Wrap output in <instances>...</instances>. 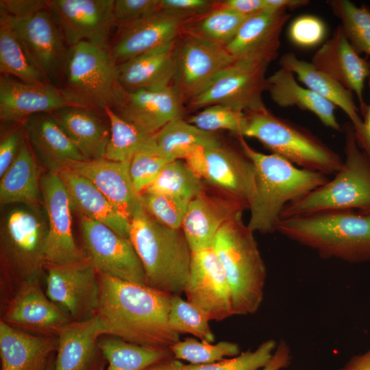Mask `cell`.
Instances as JSON below:
<instances>
[{"instance_id": "obj_58", "label": "cell", "mask_w": 370, "mask_h": 370, "mask_svg": "<svg viewBox=\"0 0 370 370\" xmlns=\"http://www.w3.org/2000/svg\"><path fill=\"white\" fill-rule=\"evenodd\" d=\"M338 370H370V349L362 354L352 356Z\"/></svg>"}, {"instance_id": "obj_51", "label": "cell", "mask_w": 370, "mask_h": 370, "mask_svg": "<svg viewBox=\"0 0 370 370\" xmlns=\"http://www.w3.org/2000/svg\"><path fill=\"white\" fill-rule=\"evenodd\" d=\"M217 1L209 0H160V9L171 15L193 19L212 10Z\"/></svg>"}, {"instance_id": "obj_20", "label": "cell", "mask_w": 370, "mask_h": 370, "mask_svg": "<svg viewBox=\"0 0 370 370\" xmlns=\"http://www.w3.org/2000/svg\"><path fill=\"white\" fill-rule=\"evenodd\" d=\"M116 113L143 132L153 135L182 118L184 102L174 86L160 90H124Z\"/></svg>"}, {"instance_id": "obj_8", "label": "cell", "mask_w": 370, "mask_h": 370, "mask_svg": "<svg viewBox=\"0 0 370 370\" xmlns=\"http://www.w3.org/2000/svg\"><path fill=\"white\" fill-rule=\"evenodd\" d=\"M47 230V221L40 208L21 204L5 213L0 232L3 287L15 291L22 282L39 278L46 265Z\"/></svg>"}, {"instance_id": "obj_21", "label": "cell", "mask_w": 370, "mask_h": 370, "mask_svg": "<svg viewBox=\"0 0 370 370\" xmlns=\"http://www.w3.org/2000/svg\"><path fill=\"white\" fill-rule=\"evenodd\" d=\"M247 208L232 197L200 193L188 205L181 229L193 252L212 248L221 227Z\"/></svg>"}, {"instance_id": "obj_5", "label": "cell", "mask_w": 370, "mask_h": 370, "mask_svg": "<svg viewBox=\"0 0 370 370\" xmlns=\"http://www.w3.org/2000/svg\"><path fill=\"white\" fill-rule=\"evenodd\" d=\"M242 214H238L221 227L213 245L230 288L234 315L258 311L267 278L254 232L243 223Z\"/></svg>"}, {"instance_id": "obj_60", "label": "cell", "mask_w": 370, "mask_h": 370, "mask_svg": "<svg viewBox=\"0 0 370 370\" xmlns=\"http://www.w3.org/2000/svg\"><path fill=\"white\" fill-rule=\"evenodd\" d=\"M53 365L48 370H53Z\"/></svg>"}, {"instance_id": "obj_54", "label": "cell", "mask_w": 370, "mask_h": 370, "mask_svg": "<svg viewBox=\"0 0 370 370\" xmlns=\"http://www.w3.org/2000/svg\"><path fill=\"white\" fill-rule=\"evenodd\" d=\"M217 4L242 16L249 17L264 10V0H225Z\"/></svg>"}, {"instance_id": "obj_25", "label": "cell", "mask_w": 370, "mask_h": 370, "mask_svg": "<svg viewBox=\"0 0 370 370\" xmlns=\"http://www.w3.org/2000/svg\"><path fill=\"white\" fill-rule=\"evenodd\" d=\"M203 180L243 202L249 208L255 188L254 166L243 151L221 147L205 148Z\"/></svg>"}, {"instance_id": "obj_43", "label": "cell", "mask_w": 370, "mask_h": 370, "mask_svg": "<svg viewBox=\"0 0 370 370\" xmlns=\"http://www.w3.org/2000/svg\"><path fill=\"white\" fill-rule=\"evenodd\" d=\"M169 348L175 358L188 361L193 365L210 364L226 356L234 357L241 354L240 347L236 343L220 341L212 344L194 338L179 341Z\"/></svg>"}, {"instance_id": "obj_29", "label": "cell", "mask_w": 370, "mask_h": 370, "mask_svg": "<svg viewBox=\"0 0 370 370\" xmlns=\"http://www.w3.org/2000/svg\"><path fill=\"white\" fill-rule=\"evenodd\" d=\"M23 123L27 139L49 171L68 162L88 160L50 113L32 115Z\"/></svg>"}, {"instance_id": "obj_34", "label": "cell", "mask_w": 370, "mask_h": 370, "mask_svg": "<svg viewBox=\"0 0 370 370\" xmlns=\"http://www.w3.org/2000/svg\"><path fill=\"white\" fill-rule=\"evenodd\" d=\"M50 114L88 160L104 158L110 129L90 109L72 106Z\"/></svg>"}, {"instance_id": "obj_38", "label": "cell", "mask_w": 370, "mask_h": 370, "mask_svg": "<svg viewBox=\"0 0 370 370\" xmlns=\"http://www.w3.org/2000/svg\"><path fill=\"white\" fill-rule=\"evenodd\" d=\"M98 346L108 362L107 370H144L158 361L173 357L169 347L140 345L115 336L99 340Z\"/></svg>"}, {"instance_id": "obj_44", "label": "cell", "mask_w": 370, "mask_h": 370, "mask_svg": "<svg viewBox=\"0 0 370 370\" xmlns=\"http://www.w3.org/2000/svg\"><path fill=\"white\" fill-rule=\"evenodd\" d=\"M168 319L171 329L179 334H190L201 341H214V335L209 325L210 320L180 295L171 296Z\"/></svg>"}, {"instance_id": "obj_45", "label": "cell", "mask_w": 370, "mask_h": 370, "mask_svg": "<svg viewBox=\"0 0 370 370\" xmlns=\"http://www.w3.org/2000/svg\"><path fill=\"white\" fill-rule=\"evenodd\" d=\"M187 121L206 132L227 130L240 136L245 121V113L229 106L216 104L204 108L190 116Z\"/></svg>"}, {"instance_id": "obj_52", "label": "cell", "mask_w": 370, "mask_h": 370, "mask_svg": "<svg viewBox=\"0 0 370 370\" xmlns=\"http://www.w3.org/2000/svg\"><path fill=\"white\" fill-rule=\"evenodd\" d=\"M49 1L42 0H1L0 9L12 18H28L42 10H47Z\"/></svg>"}, {"instance_id": "obj_10", "label": "cell", "mask_w": 370, "mask_h": 370, "mask_svg": "<svg viewBox=\"0 0 370 370\" xmlns=\"http://www.w3.org/2000/svg\"><path fill=\"white\" fill-rule=\"evenodd\" d=\"M110 49L81 42L68 49L65 62L67 90L89 106L116 108L124 90Z\"/></svg>"}, {"instance_id": "obj_42", "label": "cell", "mask_w": 370, "mask_h": 370, "mask_svg": "<svg viewBox=\"0 0 370 370\" xmlns=\"http://www.w3.org/2000/svg\"><path fill=\"white\" fill-rule=\"evenodd\" d=\"M333 14L340 19L341 27L353 48L370 57V9L358 6L349 0L326 1Z\"/></svg>"}, {"instance_id": "obj_36", "label": "cell", "mask_w": 370, "mask_h": 370, "mask_svg": "<svg viewBox=\"0 0 370 370\" xmlns=\"http://www.w3.org/2000/svg\"><path fill=\"white\" fill-rule=\"evenodd\" d=\"M156 151L172 160L184 159L187 152L195 146L218 148L222 143L215 132L202 130L184 121L172 120L153 134Z\"/></svg>"}, {"instance_id": "obj_32", "label": "cell", "mask_w": 370, "mask_h": 370, "mask_svg": "<svg viewBox=\"0 0 370 370\" xmlns=\"http://www.w3.org/2000/svg\"><path fill=\"white\" fill-rule=\"evenodd\" d=\"M290 17L286 10L251 16L225 48L235 58L251 53L278 54L280 35Z\"/></svg>"}, {"instance_id": "obj_50", "label": "cell", "mask_w": 370, "mask_h": 370, "mask_svg": "<svg viewBox=\"0 0 370 370\" xmlns=\"http://www.w3.org/2000/svg\"><path fill=\"white\" fill-rule=\"evenodd\" d=\"M159 10L160 0H116L114 23L121 29Z\"/></svg>"}, {"instance_id": "obj_57", "label": "cell", "mask_w": 370, "mask_h": 370, "mask_svg": "<svg viewBox=\"0 0 370 370\" xmlns=\"http://www.w3.org/2000/svg\"><path fill=\"white\" fill-rule=\"evenodd\" d=\"M307 0H264V10L275 12L280 10L296 9L309 3Z\"/></svg>"}, {"instance_id": "obj_49", "label": "cell", "mask_w": 370, "mask_h": 370, "mask_svg": "<svg viewBox=\"0 0 370 370\" xmlns=\"http://www.w3.org/2000/svg\"><path fill=\"white\" fill-rule=\"evenodd\" d=\"M287 34L294 45L301 48H312L324 41L327 27L321 18L312 14H303L291 22Z\"/></svg>"}, {"instance_id": "obj_1", "label": "cell", "mask_w": 370, "mask_h": 370, "mask_svg": "<svg viewBox=\"0 0 370 370\" xmlns=\"http://www.w3.org/2000/svg\"><path fill=\"white\" fill-rule=\"evenodd\" d=\"M97 315L106 334L149 347H169L180 340L169 323L173 295L147 285L98 273Z\"/></svg>"}, {"instance_id": "obj_31", "label": "cell", "mask_w": 370, "mask_h": 370, "mask_svg": "<svg viewBox=\"0 0 370 370\" xmlns=\"http://www.w3.org/2000/svg\"><path fill=\"white\" fill-rule=\"evenodd\" d=\"M266 91L282 108L296 107L313 113L326 127L343 131L336 115V106L312 90L299 84L295 75L280 67L267 78Z\"/></svg>"}, {"instance_id": "obj_12", "label": "cell", "mask_w": 370, "mask_h": 370, "mask_svg": "<svg viewBox=\"0 0 370 370\" xmlns=\"http://www.w3.org/2000/svg\"><path fill=\"white\" fill-rule=\"evenodd\" d=\"M47 297L73 321L95 317L100 302L98 273L86 256L79 262L46 265Z\"/></svg>"}, {"instance_id": "obj_37", "label": "cell", "mask_w": 370, "mask_h": 370, "mask_svg": "<svg viewBox=\"0 0 370 370\" xmlns=\"http://www.w3.org/2000/svg\"><path fill=\"white\" fill-rule=\"evenodd\" d=\"M0 71L29 84L49 83L34 65L13 29L8 15L0 9Z\"/></svg>"}, {"instance_id": "obj_39", "label": "cell", "mask_w": 370, "mask_h": 370, "mask_svg": "<svg viewBox=\"0 0 370 370\" xmlns=\"http://www.w3.org/2000/svg\"><path fill=\"white\" fill-rule=\"evenodd\" d=\"M110 125V139L104 158L130 162L138 152L155 149L153 135L147 134L121 117L112 107L103 108Z\"/></svg>"}, {"instance_id": "obj_2", "label": "cell", "mask_w": 370, "mask_h": 370, "mask_svg": "<svg viewBox=\"0 0 370 370\" xmlns=\"http://www.w3.org/2000/svg\"><path fill=\"white\" fill-rule=\"evenodd\" d=\"M255 171V188L249 205L248 227L262 234L276 231L284 207L325 184L329 179L319 172L299 168L282 157L260 153L245 137L237 136Z\"/></svg>"}, {"instance_id": "obj_24", "label": "cell", "mask_w": 370, "mask_h": 370, "mask_svg": "<svg viewBox=\"0 0 370 370\" xmlns=\"http://www.w3.org/2000/svg\"><path fill=\"white\" fill-rule=\"evenodd\" d=\"M130 162H115L106 158L71 161L64 168L89 180L127 219L140 205L130 175ZM58 170V169H57Z\"/></svg>"}, {"instance_id": "obj_15", "label": "cell", "mask_w": 370, "mask_h": 370, "mask_svg": "<svg viewBox=\"0 0 370 370\" xmlns=\"http://www.w3.org/2000/svg\"><path fill=\"white\" fill-rule=\"evenodd\" d=\"M114 0H52L48 10L70 47L88 42L110 49Z\"/></svg>"}, {"instance_id": "obj_13", "label": "cell", "mask_w": 370, "mask_h": 370, "mask_svg": "<svg viewBox=\"0 0 370 370\" xmlns=\"http://www.w3.org/2000/svg\"><path fill=\"white\" fill-rule=\"evenodd\" d=\"M88 258L98 273L147 284L143 264L130 239L105 224L79 215Z\"/></svg>"}, {"instance_id": "obj_23", "label": "cell", "mask_w": 370, "mask_h": 370, "mask_svg": "<svg viewBox=\"0 0 370 370\" xmlns=\"http://www.w3.org/2000/svg\"><path fill=\"white\" fill-rule=\"evenodd\" d=\"M311 63L354 93L363 113L367 105L363 91L369 75V61L361 58L353 48L341 25L314 53Z\"/></svg>"}, {"instance_id": "obj_33", "label": "cell", "mask_w": 370, "mask_h": 370, "mask_svg": "<svg viewBox=\"0 0 370 370\" xmlns=\"http://www.w3.org/2000/svg\"><path fill=\"white\" fill-rule=\"evenodd\" d=\"M280 67L291 71L297 79L336 107L340 108L349 117L354 130H358L362 119L354 99V93L345 88L333 77L316 68L311 62L299 59L288 52L279 60Z\"/></svg>"}, {"instance_id": "obj_19", "label": "cell", "mask_w": 370, "mask_h": 370, "mask_svg": "<svg viewBox=\"0 0 370 370\" xmlns=\"http://www.w3.org/2000/svg\"><path fill=\"white\" fill-rule=\"evenodd\" d=\"M38 279L25 281L18 286L10 297L1 320L45 335L58 334L72 319L43 293Z\"/></svg>"}, {"instance_id": "obj_26", "label": "cell", "mask_w": 370, "mask_h": 370, "mask_svg": "<svg viewBox=\"0 0 370 370\" xmlns=\"http://www.w3.org/2000/svg\"><path fill=\"white\" fill-rule=\"evenodd\" d=\"M106 334L97 314L83 321H72L58 333L53 370H99L98 338Z\"/></svg>"}, {"instance_id": "obj_14", "label": "cell", "mask_w": 370, "mask_h": 370, "mask_svg": "<svg viewBox=\"0 0 370 370\" xmlns=\"http://www.w3.org/2000/svg\"><path fill=\"white\" fill-rule=\"evenodd\" d=\"M42 206L47 221L46 265H62L84 260L72 231V206L67 189L55 171L40 180ZM45 265V266H46Z\"/></svg>"}, {"instance_id": "obj_6", "label": "cell", "mask_w": 370, "mask_h": 370, "mask_svg": "<svg viewBox=\"0 0 370 370\" xmlns=\"http://www.w3.org/2000/svg\"><path fill=\"white\" fill-rule=\"evenodd\" d=\"M343 166L334 177L286 205L280 219L330 210L370 213V161L356 141L351 123L345 124Z\"/></svg>"}, {"instance_id": "obj_30", "label": "cell", "mask_w": 370, "mask_h": 370, "mask_svg": "<svg viewBox=\"0 0 370 370\" xmlns=\"http://www.w3.org/2000/svg\"><path fill=\"white\" fill-rule=\"evenodd\" d=\"M55 171L67 189L73 210L130 239V221L89 180L64 168Z\"/></svg>"}, {"instance_id": "obj_48", "label": "cell", "mask_w": 370, "mask_h": 370, "mask_svg": "<svg viewBox=\"0 0 370 370\" xmlns=\"http://www.w3.org/2000/svg\"><path fill=\"white\" fill-rule=\"evenodd\" d=\"M173 161L156 149L136 153L130 162V175L136 192L140 195L155 181L164 166Z\"/></svg>"}, {"instance_id": "obj_3", "label": "cell", "mask_w": 370, "mask_h": 370, "mask_svg": "<svg viewBox=\"0 0 370 370\" xmlns=\"http://www.w3.org/2000/svg\"><path fill=\"white\" fill-rule=\"evenodd\" d=\"M276 231L322 258L370 261V213L330 210L282 219Z\"/></svg>"}, {"instance_id": "obj_35", "label": "cell", "mask_w": 370, "mask_h": 370, "mask_svg": "<svg viewBox=\"0 0 370 370\" xmlns=\"http://www.w3.org/2000/svg\"><path fill=\"white\" fill-rule=\"evenodd\" d=\"M40 180L38 166L27 141L0 180L1 206L19 204L40 208Z\"/></svg>"}, {"instance_id": "obj_27", "label": "cell", "mask_w": 370, "mask_h": 370, "mask_svg": "<svg viewBox=\"0 0 370 370\" xmlns=\"http://www.w3.org/2000/svg\"><path fill=\"white\" fill-rule=\"evenodd\" d=\"M57 348L51 336L29 334L0 321L1 370H48Z\"/></svg>"}, {"instance_id": "obj_53", "label": "cell", "mask_w": 370, "mask_h": 370, "mask_svg": "<svg viewBox=\"0 0 370 370\" xmlns=\"http://www.w3.org/2000/svg\"><path fill=\"white\" fill-rule=\"evenodd\" d=\"M24 141L20 129L15 130L1 139L0 143V176L1 177L15 160Z\"/></svg>"}, {"instance_id": "obj_11", "label": "cell", "mask_w": 370, "mask_h": 370, "mask_svg": "<svg viewBox=\"0 0 370 370\" xmlns=\"http://www.w3.org/2000/svg\"><path fill=\"white\" fill-rule=\"evenodd\" d=\"M175 58L173 86L184 103L203 92L236 60L224 47L184 32L175 41Z\"/></svg>"}, {"instance_id": "obj_56", "label": "cell", "mask_w": 370, "mask_h": 370, "mask_svg": "<svg viewBox=\"0 0 370 370\" xmlns=\"http://www.w3.org/2000/svg\"><path fill=\"white\" fill-rule=\"evenodd\" d=\"M368 82L370 88V61ZM362 115L363 116L362 123L358 130H354L355 136L358 146L364 151L370 161V102L367 105Z\"/></svg>"}, {"instance_id": "obj_7", "label": "cell", "mask_w": 370, "mask_h": 370, "mask_svg": "<svg viewBox=\"0 0 370 370\" xmlns=\"http://www.w3.org/2000/svg\"><path fill=\"white\" fill-rule=\"evenodd\" d=\"M241 136L260 141L271 153L297 166L325 175L336 174L343 160L306 129L277 116L267 108L245 113Z\"/></svg>"}, {"instance_id": "obj_47", "label": "cell", "mask_w": 370, "mask_h": 370, "mask_svg": "<svg viewBox=\"0 0 370 370\" xmlns=\"http://www.w3.org/2000/svg\"><path fill=\"white\" fill-rule=\"evenodd\" d=\"M276 347V341L269 339L254 351L248 349L236 356L210 364L184 365L183 370H260L269 362Z\"/></svg>"}, {"instance_id": "obj_9", "label": "cell", "mask_w": 370, "mask_h": 370, "mask_svg": "<svg viewBox=\"0 0 370 370\" xmlns=\"http://www.w3.org/2000/svg\"><path fill=\"white\" fill-rule=\"evenodd\" d=\"M277 57L271 53H251L236 58L203 92L187 103V108L197 110L220 104L245 113L265 110L262 93L266 91V73Z\"/></svg>"}, {"instance_id": "obj_59", "label": "cell", "mask_w": 370, "mask_h": 370, "mask_svg": "<svg viewBox=\"0 0 370 370\" xmlns=\"http://www.w3.org/2000/svg\"><path fill=\"white\" fill-rule=\"evenodd\" d=\"M184 365L174 357L158 361L144 370H183Z\"/></svg>"}, {"instance_id": "obj_17", "label": "cell", "mask_w": 370, "mask_h": 370, "mask_svg": "<svg viewBox=\"0 0 370 370\" xmlns=\"http://www.w3.org/2000/svg\"><path fill=\"white\" fill-rule=\"evenodd\" d=\"M184 293L187 301L210 321H222L234 315L230 288L213 247L192 253Z\"/></svg>"}, {"instance_id": "obj_18", "label": "cell", "mask_w": 370, "mask_h": 370, "mask_svg": "<svg viewBox=\"0 0 370 370\" xmlns=\"http://www.w3.org/2000/svg\"><path fill=\"white\" fill-rule=\"evenodd\" d=\"M8 17L29 58L49 82L64 67L68 50L49 10L26 18Z\"/></svg>"}, {"instance_id": "obj_22", "label": "cell", "mask_w": 370, "mask_h": 370, "mask_svg": "<svg viewBox=\"0 0 370 370\" xmlns=\"http://www.w3.org/2000/svg\"><path fill=\"white\" fill-rule=\"evenodd\" d=\"M188 20L159 10L121 28L110 48L116 64L173 42Z\"/></svg>"}, {"instance_id": "obj_41", "label": "cell", "mask_w": 370, "mask_h": 370, "mask_svg": "<svg viewBox=\"0 0 370 370\" xmlns=\"http://www.w3.org/2000/svg\"><path fill=\"white\" fill-rule=\"evenodd\" d=\"M202 181L184 162L175 160L164 166L145 192L168 195L190 201L204 192Z\"/></svg>"}, {"instance_id": "obj_55", "label": "cell", "mask_w": 370, "mask_h": 370, "mask_svg": "<svg viewBox=\"0 0 370 370\" xmlns=\"http://www.w3.org/2000/svg\"><path fill=\"white\" fill-rule=\"evenodd\" d=\"M292 360L290 346L284 340H281L273 354L269 362L260 370H281L288 367Z\"/></svg>"}, {"instance_id": "obj_4", "label": "cell", "mask_w": 370, "mask_h": 370, "mask_svg": "<svg viewBox=\"0 0 370 370\" xmlns=\"http://www.w3.org/2000/svg\"><path fill=\"white\" fill-rule=\"evenodd\" d=\"M130 241L143 264L147 286L170 295L184 293L192 251L182 229L161 224L140 204L130 219Z\"/></svg>"}, {"instance_id": "obj_28", "label": "cell", "mask_w": 370, "mask_h": 370, "mask_svg": "<svg viewBox=\"0 0 370 370\" xmlns=\"http://www.w3.org/2000/svg\"><path fill=\"white\" fill-rule=\"evenodd\" d=\"M175 41L117 64L121 87L126 91H134L160 90L173 86Z\"/></svg>"}, {"instance_id": "obj_16", "label": "cell", "mask_w": 370, "mask_h": 370, "mask_svg": "<svg viewBox=\"0 0 370 370\" xmlns=\"http://www.w3.org/2000/svg\"><path fill=\"white\" fill-rule=\"evenodd\" d=\"M89 108L82 99L50 83L29 84L14 77L0 78V118L3 122H24L40 113H52L66 107Z\"/></svg>"}, {"instance_id": "obj_40", "label": "cell", "mask_w": 370, "mask_h": 370, "mask_svg": "<svg viewBox=\"0 0 370 370\" xmlns=\"http://www.w3.org/2000/svg\"><path fill=\"white\" fill-rule=\"evenodd\" d=\"M247 18L219 6L217 1L214 8L208 13L188 20L182 32L225 47Z\"/></svg>"}, {"instance_id": "obj_46", "label": "cell", "mask_w": 370, "mask_h": 370, "mask_svg": "<svg viewBox=\"0 0 370 370\" xmlns=\"http://www.w3.org/2000/svg\"><path fill=\"white\" fill-rule=\"evenodd\" d=\"M140 200L145 210L157 221L171 229H181L190 201L149 192L141 193Z\"/></svg>"}]
</instances>
